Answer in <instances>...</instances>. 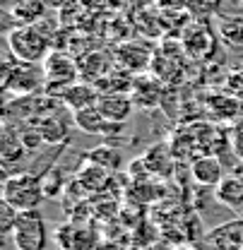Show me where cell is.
Wrapping results in <instances>:
<instances>
[{
    "label": "cell",
    "instance_id": "obj_1",
    "mask_svg": "<svg viewBox=\"0 0 243 250\" xmlns=\"http://www.w3.org/2000/svg\"><path fill=\"white\" fill-rule=\"evenodd\" d=\"M7 48L15 61L44 62L51 53V36L39 24H17L7 34Z\"/></svg>",
    "mask_w": 243,
    "mask_h": 250
},
{
    "label": "cell",
    "instance_id": "obj_2",
    "mask_svg": "<svg viewBox=\"0 0 243 250\" xmlns=\"http://www.w3.org/2000/svg\"><path fill=\"white\" fill-rule=\"evenodd\" d=\"M2 200L17 212H34L46 200L44 181L36 173H10L2 183Z\"/></svg>",
    "mask_w": 243,
    "mask_h": 250
},
{
    "label": "cell",
    "instance_id": "obj_3",
    "mask_svg": "<svg viewBox=\"0 0 243 250\" xmlns=\"http://www.w3.org/2000/svg\"><path fill=\"white\" fill-rule=\"evenodd\" d=\"M46 72L41 62H22L15 61V65H5V92L17 96H29L44 89Z\"/></svg>",
    "mask_w": 243,
    "mask_h": 250
},
{
    "label": "cell",
    "instance_id": "obj_4",
    "mask_svg": "<svg viewBox=\"0 0 243 250\" xmlns=\"http://www.w3.org/2000/svg\"><path fill=\"white\" fill-rule=\"evenodd\" d=\"M12 243L17 250H46L51 243V233L46 226V219L34 212H22L17 219V226L12 231Z\"/></svg>",
    "mask_w": 243,
    "mask_h": 250
},
{
    "label": "cell",
    "instance_id": "obj_5",
    "mask_svg": "<svg viewBox=\"0 0 243 250\" xmlns=\"http://www.w3.org/2000/svg\"><path fill=\"white\" fill-rule=\"evenodd\" d=\"M41 65H44V72H46V92L58 89L63 94L80 77V62L63 51H51L48 58Z\"/></svg>",
    "mask_w": 243,
    "mask_h": 250
},
{
    "label": "cell",
    "instance_id": "obj_6",
    "mask_svg": "<svg viewBox=\"0 0 243 250\" xmlns=\"http://www.w3.org/2000/svg\"><path fill=\"white\" fill-rule=\"evenodd\" d=\"M53 241L58 243L61 250H99L101 246L96 229L85 221H67L56 226Z\"/></svg>",
    "mask_w": 243,
    "mask_h": 250
},
{
    "label": "cell",
    "instance_id": "obj_7",
    "mask_svg": "<svg viewBox=\"0 0 243 250\" xmlns=\"http://www.w3.org/2000/svg\"><path fill=\"white\" fill-rule=\"evenodd\" d=\"M72 121H75V125L82 132H87V135H101V137H111V132H123V125H125V123H111V121H106L104 113L99 111V106H91V108L72 113Z\"/></svg>",
    "mask_w": 243,
    "mask_h": 250
},
{
    "label": "cell",
    "instance_id": "obj_8",
    "mask_svg": "<svg viewBox=\"0 0 243 250\" xmlns=\"http://www.w3.org/2000/svg\"><path fill=\"white\" fill-rule=\"evenodd\" d=\"M61 99H63V106H65V108H70L72 113H77V111H85V108L96 106L99 99H101V92L96 89V84L75 82V84H70V87L61 94Z\"/></svg>",
    "mask_w": 243,
    "mask_h": 250
},
{
    "label": "cell",
    "instance_id": "obj_9",
    "mask_svg": "<svg viewBox=\"0 0 243 250\" xmlns=\"http://www.w3.org/2000/svg\"><path fill=\"white\" fill-rule=\"evenodd\" d=\"M210 246L214 250H243V219L226 221L210 231Z\"/></svg>",
    "mask_w": 243,
    "mask_h": 250
},
{
    "label": "cell",
    "instance_id": "obj_10",
    "mask_svg": "<svg viewBox=\"0 0 243 250\" xmlns=\"http://www.w3.org/2000/svg\"><path fill=\"white\" fill-rule=\"evenodd\" d=\"M99 111L104 113L106 121L111 123H125L133 116V106L135 101L130 99V94H101L99 99Z\"/></svg>",
    "mask_w": 243,
    "mask_h": 250
},
{
    "label": "cell",
    "instance_id": "obj_11",
    "mask_svg": "<svg viewBox=\"0 0 243 250\" xmlns=\"http://www.w3.org/2000/svg\"><path fill=\"white\" fill-rule=\"evenodd\" d=\"M116 61L123 70L128 72H137L142 67H147L150 62V48L142 46V43H125L116 51Z\"/></svg>",
    "mask_w": 243,
    "mask_h": 250
},
{
    "label": "cell",
    "instance_id": "obj_12",
    "mask_svg": "<svg viewBox=\"0 0 243 250\" xmlns=\"http://www.w3.org/2000/svg\"><path fill=\"white\" fill-rule=\"evenodd\" d=\"M221 173H224V171H221V164H219V159H214V156H200V159L193 161V178H195L200 186H205V188L219 186L221 178H224Z\"/></svg>",
    "mask_w": 243,
    "mask_h": 250
},
{
    "label": "cell",
    "instance_id": "obj_13",
    "mask_svg": "<svg viewBox=\"0 0 243 250\" xmlns=\"http://www.w3.org/2000/svg\"><path fill=\"white\" fill-rule=\"evenodd\" d=\"M217 200L231 209L243 207V178L239 176H224L217 186Z\"/></svg>",
    "mask_w": 243,
    "mask_h": 250
},
{
    "label": "cell",
    "instance_id": "obj_14",
    "mask_svg": "<svg viewBox=\"0 0 243 250\" xmlns=\"http://www.w3.org/2000/svg\"><path fill=\"white\" fill-rule=\"evenodd\" d=\"M219 34H221V39L231 48L241 51L243 48V17H229V20H224L219 24Z\"/></svg>",
    "mask_w": 243,
    "mask_h": 250
},
{
    "label": "cell",
    "instance_id": "obj_15",
    "mask_svg": "<svg viewBox=\"0 0 243 250\" xmlns=\"http://www.w3.org/2000/svg\"><path fill=\"white\" fill-rule=\"evenodd\" d=\"M12 12H15V17H17L20 22H24V24H36V20L44 17L46 5H44L41 0H20V2L15 5Z\"/></svg>",
    "mask_w": 243,
    "mask_h": 250
},
{
    "label": "cell",
    "instance_id": "obj_16",
    "mask_svg": "<svg viewBox=\"0 0 243 250\" xmlns=\"http://www.w3.org/2000/svg\"><path fill=\"white\" fill-rule=\"evenodd\" d=\"M87 161L91 164H96V166H101V168H106V171H116L118 166H121V152L118 149H113V147H96V149H91L89 156H87Z\"/></svg>",
    "mask_w": 243,
    "mask_h": 250
},
{
    "label": "cell",
    "instance_id": "obj_17",
    "mask_svg": "<svg viewBox=\"0 0 243 250\" xmlns=\"http://www.w3.org/2000/svg\"><path fill=\"white\" fill-rule=\"evenodd\" d=\"M80 183L87 188V190H101V188L109 183V171L89 161V164L82 168V173H80Z\"/></svg>",
    "mask_w": 243,
    "mask_h": 250
},
{
    "label": "cell",
    "instance_id": "obj_18",
    "mask_svg": "<svg viewBox=\"0 0 243 250\" xmlns=\"http://www.w3.org/2000/svg\"><path fill=\"white\" fill-rule=\"evenodd\" d=\"M20 214H22V212H17V209H15L12 205H7L5 200L0 202V233H2V236H12Z\"/></svg>",
    "mask_w": 243,
    "mask_h": 250
},
{
    "label": "cell",
    "instance_id": "obj_19",
    "mask_svg": "<svg viewBox=\"0 0 243 250\" xmlns=\"http://www.w3.org/2000/svg\"><path fill=\"white\" fill-rule=\"evenodd\" d=\"M99 250H125L123 246H116V243H101Z\"/></svg>",
    "mask_w": 243,
    "mask_h": 250
},
{
    "label": "cell",
    "instance_id": "obj_20",
    "mask_svg": "<svg viewBox=\"0 0 243 250\" xmlns=\"http://www.w3.org/2000/svg\"><path fill=\"white\" fill-rule=\"evenodd\" d=\"M241 5H243V0H241Z\"/></svg>",
    "mask_w": 243,
    "mask_h": 250
}]
</instances>
